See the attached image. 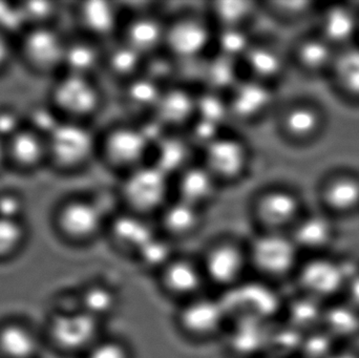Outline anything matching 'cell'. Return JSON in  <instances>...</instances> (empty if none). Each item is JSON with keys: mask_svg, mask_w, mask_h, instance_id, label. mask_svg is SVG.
Returning a JSON list of instances; mask_svg holds the SVG:
<instances>
[{"mask_svg": "<svg viewBox=\"0 0 359 358\" xmlns=\"http://www.w3.org/2000/svg\"><path fill=\"white\" fill-rule=\"evenodd\" d=\"M115 193L120 208L155 220L174 198L172 179L147 163L120 177Z\"/></svg>", "mask_w": 359, "mask_h": 358, "instance_id": "1", "label": "cell"}, {"mask_svg": "<svg viewBox=\"0 0 359 358\" xmlns=\"http://www.w3.org/2000/svg\"><path fill=\"white\" fill-rule=\"evenodd\" d=\"M215 34L203 8H181L168 14L164 52L177 62L205 58L213 52Z\"/></svg>", "mask_w": 359, "mask_h": 358, "instance_id": "2", "label": "cell"}, {"mask_svg": "<svg viewBox=\"0 0 359 358\" xmlns=\"http://www.w3.org/2000/svg\"><path fill=\"white\" fill-rule=\"evenodd\" d=\"M153 144L137 120L116 122L99 132V157L118 178L151 161Z\"/></svg>", "mask_w": 359, "mask_h": 358, "instance_id": "3", "label": "cell"}, {"mask_svg": "<svg viewBox=\"0 0 359 358\" xmlns=\"http://www.w3.org/2000/svg\"><path fill=\"white\" fill-rule=\"evenodd\" d=\"M246 243L257 279L272 284L294 277L303 256L289 233L257 231Z\"/></svg>", "mask_w": 359, "mask_h": 358, "instance_id": "4", "label": "cell"}, {"mask_svg": "<svg viewBox=\"0 0 359 358\" xmlns=\"http://www.w3.org/2000/svg\"><path fill=\"white\" fill-rule=\"evenodd\" d=\"M358 266L355 261L330 254L303 256L293 280L299 292L329 304L343 298L348 279Z\"/></svg>", "mask_w": 359, "mask_h": 358, "instance_id": "5", "label": "cell"}, {"mask_svg": "<svg viewBox=\"0 0 359 358\" xmlns=\"http://www.w3.org/2000/svg\"><path fill=\"white\" fill-rule=\"evenodd\" d=\"M46 139L48 162L61 172H80L98 159L99 132L86 122L63 120Z\"/></svg>", "mask_w": 359, "mask_h": 358, "instance_id": "6", "label": "cell"}, {"mask_svg": "<svg viewBox=\"0 0 359 358\" xmlns=\"http://www.w3.org/2000/svg\"><path fill=\"white\" fill-rule=\"evenodd\" d=\"M305 212L301 193L283 184L262 187L249 203V214L257 231L289 233Z\"/></svg>", "mask_w": 359, "mask_h": 358, "instance_id": "7", "label": "cell"}, {"mask_svg": "<svg viewBox=\"0 0 359 358\" xmlns=\"http://www.w3.org/2000/svg\"><path fill=\"white\" fill-rule=\"evenodd\" d=\"M198 160L225 188L248 178L253 163L252 147L244 137L229 128L198 153Z\"/></svg>", "mask_w": 359, "mask_h": 358, "instance_id": "8", "label": "cell"}, {"mask_svg": "<svg viewBox=\"0 0 359 358\" xmlns=\"http://www.w3.org/2000/svg\"><path fill=\"white\" fill-rule=\"evenodd\" d=\"M209 286L228 291L246 281L250 273L246 242L223 235L209 242L198 256Z\"/></svg>", "mask_w": 359, "mask_h": 358, "instance_id": "9", "label": "cell"}, {"mask_svg": "<svg viewBox=\"0 0 359 358\" xmlns=\"http://www.w3.org/2000/svg\"><path fill=\"white\" fill-rule=\"evenodd\" d=\"M219 298L229 321L253 319L273 323L284 313L286 303L271 283L259 279L246 280Z\"/></svg>", "mask_w": 359, "mask_h": 358, "instance_id": "10", "label": "cell"}, {"mask_svg": "<svg viewBox=\"0 0 359 358\" xmlns=\"http://www.w3.org/2000/svg\"><path fill=\"white\" fill-rule=\"evenodd\" d=\"M50 104L65 120L90 123L102 109V90L95 77L63 73L53 85Z\"/></svg>", "mask_w": 359, "mask_h": 358, "instance_id": "11", "label": "cell"}, {"mask_svg": "<svg viewBox=\"0 0 359 358\" xmlns=\"http://www.w3.org/2000/svg\"><path fill=\"white\" fill-rule=\"evenodd\" d=\"M175 322L187 340L204 343L223 338L230 321L221 298L205 294L179 304Z\"/></svg>", "mask_w": 359, "mask_h": 358, "instance_id": "12", "label": "cell"}, {"mask_svg": "<svg viewBox=\"0 0 359 358\" xmlns=\"http://www.w3.org/2000/svg\"><path fill=\"white\" fill-rule=\"evenodd\" d=\"M114 214L100 198L81 195L63 201L57 210L56 221L65 237L88 242L105 233Z\"/></svg>", "mask_w": 359, "mask_h": 358, "instance_id": "13", "label": "cell"}, {"mask_svg": "<svg viewBox=\"0 0 359 358\" xmlns=\"http://www.w3.org/2000/svg\"><path fill=\"white\" fill-rule=\"evenodd\" d=\"M226 97L230 120L247 125L274 117L280 104L276 86L247 77L243 78Z\"/></svg>", "mask_w": 359, "mask_h": 358, "instance_id": "14", "label": "cell"}, {"mask_svg": "<svg viewBox=\"0 0 359 358\" xmlns=\"http://www.w3.org/2000/svg\"><path fill=\"white\" fill-rule=\"evenodd\" d=\"M157 4L130 8L119 38L147 58L164 52L165 46L168 13Z\"/></svg>", "mask_w": 359, "mask_h": 358, "instance_id": "15", "label": "cell"}, {"mask_svg": "<svg viewBox=\"0 0 359 358\" xmlns=\"http://www.w3.org/2000/svg\"><path fill=\"white\" fill-rule=\"evenodd\" d=\"M130 8L126 4L107 0H88L76 8L84 36L107 46L119 39Z\"/></svg>", "mask_w": 359, "mask_h": 358, "instance_id": "16", "label": "cell"}, {"mask_svg": "<svg viewBox=\"0 0 359 358\" xmlns=\"http://www.w3.org/2000/svg\"><path fill=\"white\" fill-rule=\"evenodd\" d=\"M160 290L179 304L206 294L208 282L198 258L177 254L157 273Z\"/></svg>", "mask_w": 359, "mask_h": 358, "instance_id": "17", "label": "cell"}, {"mask_svg": "<svg viewBox=\"0 0 359 358\" xmlns=\"http://www.w3.org/2000/svg\"><path fill=\"white\" fill-rule=\"evenodd\" d=\"M20 52L31 69L52 73L63 69L67 40L50 25L29 27L20 36Z\"/></svg>", "mask_w": 359, "mask_h": 358, "instance_id": "18", "label": "cell"}, {"mask_svg": "<svg viewBox=\"0 0 359 358\" xmlns=\"http://www.w3.org/2000/svg\"><path fill=\"white\" fill-rule=\"evenodd\" d=\"M273 119L278 135L292 144L310 142L324 128L322 109L313 102L301 99L280 104Z\"/></svg>", "mask_w": 359, "mask_h": 358, "instance_id": "19", "label": "cell"}, {"mask_svg": "<svg viewBox=\"0 0 359 358\" xmlns=\"http://www.w3.org/2000/svg\"><path fill=\"white\" fill-rule=\"evenodd\" d=\"M289 59L271 38L255 37L241 64L245 77L278 88L286 75Z\"/></svg>", "mask_w": 359, "mask_h": 358, "instance_id": "20", "label": "cell"}, {"mask_svg": "<svg viewBox=\"0 0 359 358\" xmlns=\"http://www.w3.org/2000/svg\"><path fill=\"white\" fill-rule=\"evenodd\" d=\"M158 233L154 219L120 208L109 219L105 235L116 249L135 256Z\"/></svg>", "mask_w": 359, "mask_h": 358, "instance_id": "21", "label": "cell"}, {"mask_svg": "<svg viewBox=\"0 0 359 358\" xmlns=\"http://www.w3.org/2000/svg\"><path fill=\"white\" fill-rule=\"evenodd\" d=\"M172 188L174 198L207 212L224 187L198 159L172 179Z\"/></svg>", "mask_w": 359, "mask_h": 358, "instance_id": "22", "label": "cell"}, {"mask_svg": "<svg viewBox=\"0 0 359 358\" xmlns=\"http://www.w3.org/2000/svg\"><path fill=\"white\" fill-rule=\"evenodd\" d=\"M289 235L301 252L302 256L330 254L337 241V229L332 216L328 212H306Z\"/></svg>", "mask_w": 359, "mask_h": 358, "instance_id": "23", "label": "cell"}, {"mask_svg": "<svg viewBox=\"0 0 359 358\" xmlns=\"http://www.w3.org/2000/svg\"><path fill=\"white\" fill-rule=\"evenodd\" d=\"M196 92L181 83L164 88L154 111L155 117L168 132H185L196 119Z\"/></svg>", "mask_w": 359, "mask_h": 358, "instance_id": "24", "label": "cell"}, {"mask_svg": "<svg viewBox=\"0 0 359 358\" xmlns=\"http://www.w3.org/2000/svg\"><path fill=\"white\" fill-rule=\"evenodd\" d=\"M102 322L86 311L61 315L55 319L53 336L59 346L67 350L88 352L101 338Z\"/></svg>", "mask_w": 359, "mask_h": 358, "instance_id": "25", "label": "cell"}, {"mask_svg": "<svg viewBox=\"0 0 359 358\" xmlns=\"http://www.w3.org/2000/svg\"><path fill=\"white\" fill-rule=\"evenodd\" d=\"M271 324L253 319L230 321L223 336L230 354L238 358H257L259 353L266 355Z\"/></svg>", "mask_w": 359, "mask_h": 358, "instance_id": "26", "label": "cell"}, {"mask_svg": "<svg viewBox=\"0 0 359 358\" xmlns=\"http://www.w3.org/2000/svg\"><path fill=\"white\" fill-rule=\"evenodd\" d=\"M206 212L172 198L155 219L161 235L176 243L194 237L202 229Z\"/></svg>", "mask_w": 359, "mask_h": 358, "instance_id": "27", "label": "cell"}, {"mask_svg": "<svg viewBox=\"0 0 359 358\" xmlns=\"http://www.w3.org/2000/svg\"><path fill=\"white\" fill-rule=\"evenodd\" d=\"M198 159V151L185 132H168L154 145L149 163L174 179Z\"/></svg>", "mask_w": 359, "mask_h": 358, "instance_id": "28", "label": "cell"}, {"mask_svg": "<svg viewBox=\"0 0 359 358\" xmlns=\"http://www.w3.org/2000/svg\"><path fill=\"white\" fill-rule=\"evenodd\" d=\"M339 50L318 32L299 38L291 50L290 59L309 75H330Z\"/></svg>", "mask_w": 359, "mask_h": 358, "instance_id": "29", "label": "cell"}, {"mask_svg": "<svg viewBox=\"0 0 359 358\" xmlns=\"http://www.w3.org/2000/svg\"><path fill=\"white\" fill-rule=\"evenodd\" d=\"M318 33L337 50L352 46L359 37V14L347 4H332L320 14Z\"/></svg>", "mask_w": 359, "mask_h": 358, "instance_id": "30", "label": "cell"}, {"mask_svg": "<svg viewBox=\"0 0 359 358\" xmlns=\"http://www.w3.org/2000/svg\"><path fill=\"white\" fill-rule=\"evenodd\" d=\"M320 199L331 216L359 212V177L350 172L332 174L320 185Z\"/></svg>", "mask_w": 359, "mask_h": 358, "instance_id": "31", "label": "cell"}, {"mask_svg": "<svg viewBox=\"0 0 359 358\" xmlns=\"http://www.w3.org/2000/svg\"><path fill=\"white\" fill-rule=\"evenodd\" d=\"M8 164L29 172L48 162V139L25 126L6 141Z\"/></svg>", "mask_w": 359, "mask_h": 358, "instance_id": "32", "label": "cell"}, {"mask_svg": "<svg viewBox=\"0 0 359 358\" xmlns=\"http://www.w3.org/2000/svg\"><path fill=\"white\" fill-rule=\"evenodd\" d=\"M203 10L215 29H250L257 15L262 13L259 1L221 0L204 4Z\"/></svg>", "mask_w": 359, "mask_h": 358, "instance_id": "33", "label": "cell"}, {"mask_svg": "<svg viewBox=\"0 0 359 358\" xmlns=\"http://www.w3.org/2000/svg\"><path fill=\"white\" fill-rule=\"evenodd\" d=\"M147 59L123 40L117 39L105 46L103 71L123 86L144 74Z\"/></svg>", "mask_w": 359, "mask_h": 358, "instance_id": "34", "label": "cell"}, {"mask_svg": "<svg viewBox=\"0 0 359 358\" xmlns=\"http://www.w3.org/2000/svg\"><path fill=\"white\" fill-rule=\"evenodd\" d=\"M104 52L105 46L84 35L67 41L63 60L65 73L95 77L97 71L103 69Z\"/></svg>", "mask_w": 359, "mask_h": 358, "instance_id": "35", "label": "cell"}, {"mask_svg": "<svg viewBox=\"0 0 359 358\" xmlns=\"http://www.w3.org/2000/svg\"><path fill=\"white\" fill-rule=\"evenodd\" d=\"M122 88V104L134 120L144 119L153 115L159 102L164 86L142 74Z\"/></svg>", "mask_w": 359, "mask_h": 358, "instance_id": "36", "label": "cell"}, {"mask_svg": "<svg viewBox=\"0 0 359 358\" xmlns=\"http://www.w3.org/2000/svg\"><path fill=\"white\" fill-rule=\"evenodd\" d=\"M322 328L339 345H351L359 338V311L343 298L329 303L325 308Z\"/></svg>", "mask_w": 359, "mask_h": 358, "instance_id": "37", "label": "cell"}, {"mask_svg": "<svg viewBox=\"0 0 359 358\" xmlns=\"http://www.w3.org/2000/svg\"><path fill=\"white\" fill-rule=\"evenodd\" d=\"M244 77L240 61L212 52L205 61L201 90L227 95Z\"/></svg>", "mask_w": 359, "mask_h": 358, "instance_id": "38", "label": "cell"}, {"mask_svg": "<svg viewBox=\"0 0 359 358\" xmlns=\"http://www.w3.org/2000/svg\"><path fill=\"white\" fill-rule=\"evenodd\" d=\"M326 305L299 292L292 300L285 303L283 317L289 325L306 334L322 327Z\"/></svg>", "mask_w": 359, "mask_h": 358, "instance_id": "39", "label": "cell"}, {"mask_svg": "<svg viewBox=\"0 0 359 358\" xmlns=\"http://www.w3.org/2000/svg\"><path fill=\"white\" fill-rule=\"evenodd\" d=\"M330 75L344 94L359 100V44L339 50Z\"/></svg>", "mask_w": 359, "mask_h": 358, "instance_id": "40", "label": "cell"}, {"mask_svg": "<svg viewBox=\"0 0 359 358\" xmlns=\"http://www.w3.org/2000/svg\"><path fill=\"white\" fill-rule=\"evenodd\" d=\"M81 310L103 322L113 317L120 307V296L115 288L105 284H94L82 294Z\"/></svg>", "mask_w": 359, "mask_h": 358, "instance_id": "41", "label": "cell"}, {"mask_svg": "<svg viewBox=\"0 0 359 358\" xmlns=\"http://www.w3.org/2000/svg\"><path fill=\"white\" fill-rule=\"evenodd\" d=\"M177 254L175 242L158 233L134 258L143 269L157 275Z\"/></svg>", "mask_w": 359, "mask_h": 358, "instance_id": "42", "label": "cell"}, {"mask_svg": "<svg viewBox=\"0 0 359 358\" xmlns=\"http://www.w3.org/2000/svg\"><path fill=\"white\" fill-rule=\"evenodd\" d=\"M255 38L250 29H215L213 52L241 62Z\"/></svg>", "mask_w": 359, "mask_h": 358, "instance_id": "43", "label": "cell"}, {"mask_svg": "<svg viewBox=\"0 0 359 358\" xmlns=\"http://www.w3.org/2000/svg\"><path fill=\"white\" fill-rule=\"evenodd\" d=\"M196 118L227 126L228 122H231V120L226 95L208 90H198Z\"/></svg>", "mask_w": 359, "mask_h": 358, "instance_id": "44", "label": "cell"}, {"mask_svg": "<svg viewBox=\"0 0 359 358\" xmlns=\"http://www.w3.org/2000/svg\"><path fill=\"white\" fill-rule=\"evenodd\" d=\"M0 348L12 358H29L36 350L35 338L25 328L8 326L0 332Z\"/></svg>", "mask_w": 359, "mask_h": 358, "instance_id": "45", "label": "cell"}, {"mask_svg": "<svg viewBox=\"0 0 359 358\" xmlns=\"http://www.w3.org/2000/svg\"><path fill=\"white\" fill-rule=\"evenodd\" d=\"M63 118L52 104H36L27 111L25 116V126L48 138Z\"/></svg>", "mask_w": 359, "mask_h": 358, "instance_id": "46", "label": "cell"}, {"mask_svg": "<svg viewBox=\"0 0 359 358\" xmlns=\"http://www.w3.org/2000/svg\"><path fill=\"white\" fill-rule=\"evenodd\" d=\"M262 13L269 15L278 21H295L306 16L313 10L314 4L311 1H286V0H272L259 1Z\"/></svg>", "mask_w": 359, "mask_h": 358, "instance_id": "47", "label": "cell"}, {"mask_svg": "<svg viewBox=\"0 0 359 358\" xmlns=\"http://www.w3.org/2000/svg\"><path fill=\"white\" fill-rule=\"evenodd\" d=\"M339 346L341 345L320 327L305 334L299 357L301 358H326Z\"/></svg>", "mask_w": 359, "mask_h": 358, "instance_id": "48", "label": "cell"}, {"mask_svg": "<svg viewBox=\"0 0 359 358\" xmlns=\"http://www.w3.org/2000/svg\"><path fill=\"white\" fill-rule=\"evenodd\" d=\"M86 358H135L128 342L120 338H101L88 352Z\"/></svg>", "mask_w": 359, "mask_h": 358, "instance_id": "49", "label": "cell"}, {"mask_svg": "<svg viewBox=\"0 0 359 358\" xmlns=\"http://www.w3.org/2000/svg\"><path fill=\"white\" fill-rule=\"evenodd\" d=\"M29 29L20 4L0 2V32L10 37L15 34L20 36Z\"/></svg>", "mask_w": 359, "mask_h": 358, "instance_id": "50", "label": "cell"}, {"mask_svg": "<svg viewBox=\"0 0 359 358\" xmlns=\"http://www.w3.org/2000/svg\"><path fill=\"white\" fill-rule=\"evenodd\" d=\"M20 6L29 27L50 25V18L54 17L58 11L56 2H22Z\"/></svg>", "mask_w": 359, "mask_h": 358, "instance_id": "51", "label": "cell"}, {"mask_svg": "<svg viewBox=\"0 0 359 358\" xmlns=\"http://www.w3.org/2000/svg\"><path fill=\"white\" fill-rule=\"evenodd\" d=\"M25 235L21 221L0 218V254H8L22 241Z\"/></svg>", "mask_w": 359, "mask_h": 358, "instance_id": "52", "label": "cell"}, {"mask_svg": "<svg viewBox=\"0 0 359 358\" xmlns=\"http://www.w3.org/2000/svg\"><path fill=\"white\" fill-rule=\"evenodd\" d=\"M25 210V201L19 193L12 191L0 193V218L21 221Z\"/></svg>", "mask_w": 359, "mask_h": 358, "instance_id": "53", "label": "cell"}, {"mask_svg": "<svg viewBox=\"0 0 359 358\" xmlns=\"http://www.w3.org/2000/svg\"><path fill=\"white\" fill-rule=\"evenodd\" d=\"M25 126V116L11 107H0V138L8 141Z\"/></svg>", "mask_w": 359, "mask_h": 358, "instance_id": "54", "label": "cell"}, {"mask_svg": "<svg viewBox=\"0 0 359 358\" xmlns=\"http://www.w3.org/2000/svg\"><path fill=\"white\" fill-rule=\"evenodd\" d=\"M341 298L359 311V266L348 279Z\"/></svg>", "mask_w": 359, "mask_h": 358, "instance_id": "55", "label": "cell"}, {"mask_svg": "<svg viewBox=\"0 0 359 358\" xmlns=\"http://www.w3.org/2000/svg\"><path fill=\"white\" fill-rule=\"evenodd\" d=\"M11 56H12L11 38L0 32V71L6 69L8 63L10 62Z\"/></svg>", "mask_w": 359, "mask_h": 358, "instance_id": "56", "label": "cell"}, {"mask_svg": "<svg viewBox=\"0 0 359 358\" xmlns=\"http://www.w3.org/2000/svg\"><path fill=\"white\" fill-rule=\"evenodd\" d=\"M326 358H359V351L349 345H341Z\"/></svg>", "mask_w": 359, "mask_h": 358, "instance_id": "57", "label": "cell"}, {"mask_svg": "<svg viewBox=\"0 0 359 358\" xmlns=\"http://www.w3.org/2000/svg\"><path fill=\"white\" fill-rule=\"evenodd\" d=\"M8 165V146L6 141L0 138V172Z\"/></svg>", "mask_w": 359, "mask_h": 358, "instance_id": "58", "label": "cell"}]
</instances>
